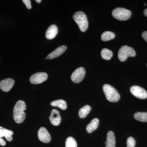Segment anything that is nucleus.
<instances>
[{"label": "nucleus", "mask_w": 147, "mask_h": 147, "mask_svg": "<svg viewBox=\"0 0 147 147\" xmlns=\"http://www.w3.org/2000/svg\"><path fill=\"white\" fill-rule=\"evenodd\" d=\"M37 3H40L41 2V1H42L41 0H36V1H35Z\"/></svg>", "instance_id": "28"}, {"label": "nucleus", "mask_w": 147, "mask_h": 147, "mask_svg": "<svg viewBox=\"0 0 147 147\" xmlns=\"http://www.w3.org/2000/svg\"><path fill=\"white\" fill-rule=\"evenodd\" d=\"M86 74V70L83 67L76 69L71 75V81L75 83H79L84 79Z\"/></svg>", "instance_id": "6"}, {"label": "nucleus", "mask_w": 147, "mask_h": 147, "mask_svg": "<svg viewBox=\"0 0 147 147\" xmlns=\"http://www.w3.org/2000/svg\"><path fill=\"white\" fill-rule=\"evenodd\" d=\"M135 144H136V142L135 139L132 137H129L127 141V147H134Z\"/></svg>", "instance_id": "23"}, {"label": "nucleus", "mask_w": 147, "mask_h": 147, "mask_svg": "<svg viewBox=\"0 0 147 147\" xmlns=\"http://www.w3.org/2000/svg\"><path fill=\"white\" fill-rule=\"evenodd\" d=\"M26 109V105L24 101L19 100L15 104L13 110V119L17 123L23 122L26 118L24 110Z\"/></svg>", "instance_id": "1"}, {"label": "nucleus", "mask_w": 147, "mask_h": 147, "mask_svg": "<svg viewBox=\"0 0 147 147\" xmlns=\"http://www.w3.org/2000/svg\"><path fill=\"white\" fill-rule=\"evenodd\" d=\"M67 47L65 45H62V46H60L53 51L52 53H50L47 55L46 59H52L54 58L58 57L61 55L63 53H64Z\"/></svg>", "instance_id": "12"}, {"label": "nucleus", "mask_w": 147, "mask_h": 147, "mask_svg": "<svg viewBox=\"0 0 147 147\" xmlns=\"http://www.w3.org/2000/svg\"><path fill=\"white\" fill-rule=\"evenodd\" d=\"M58 29L55 25H52L50 26L46 31L45 36L48 39H53L57 34Z\"/></svg>", "instance_id": "13"}, {"label": "nucleus", "mask_w": 147, "mask_h": 147, "mask_svg": "<svg viewBox=\"0 0 147 147\" xmlns=\"http://www.w3.org/2000/svg\"><path fill=\"white\" fill-rule=\"evenodd\" d=\"M13 134V131L0 126V139L5 137L7 141L11 142L13 139L12 135Z\"/></svg>", "instance_id": "14"}, {"label": "nucleus", "mask_w": 147, "mask_h": 147, "mask_svg": "<svg viewBox=\"0 0 147 147\" xmlns=\"http://www.w3.org/2000/svg\"><path fill=\"white\" fill-rule=\"evenodd\" d=\"M144 13L145 16L147 17V8L146 9H145V10L144 11Z\"/></svg>", "instance_id": "27"}, {"label": "nucleus", "mask_w": 147, "mask_h": 147, "mask_svg": "<svg viewBox=\"0 0 147 147\" xmlns=\"http://www.w3.org/2000/svg\"><path fill=\"white\" fill-rule=\"evenodd\" d=\"M14 81L11 78H7L2 80L0 82V89L5 92H8L13 88Z\"/></svg>", "instance_id": "10"}, {"label": "nucleus", "mask_w": 147, "mask_h": 147, "mask_svg": "<svg viewBox=\"0 0 147 147\" xmlns=\"http://www.w3.org/2000/svg\"><path fill=\"white\" fill-rule=\"evenodd\" d=\"M136 55V52L133 48L127 45L121 47L119 50L118 57L121 61H126L128 57H134Z\"/></svg>", "instance_id": "5"}, {"label": "nucleus", "mask_w": 147, "mask_h": 147, "mask_svg": "<svg viewBox=\"0 0 147 147\" xmlns=\"http://www.w3.org/2000/svg\"><path fill=\"white\" fill-rule=\"evenodd\" d=\"M49 119L50 122L53 125L55 126L59 125L60 124L61 120V117L59 111L55 109L52 110Z\"/></svg>", "instance_id": "11"}, {"label": "nucleus", "mask_w": 147, "mask_h": 147, "mask_svg": "<svg viewBox=\"0 0 147 147\" xmlns=\"http://www.w3.org/2000/svg\"><path fill=\"white\" fill-rule=\"evenodd\" d=\"M115 34L113 32L106 31L101 34V38L102 41H107L115 38Z\"/></svg>", "instance_id": "20"}, {"label": "nucleus", "mask_w": 147, "mask_h": 147, "mask_svg": "<svg viewBox=\"0 0 147 147\" xmlns=\"http://www.w3.org/2000/svg\"></svg>", "instance_id": "30"}, {"label": "nucleus", "mask_w": 147, "mask_h": 147, "mask_svg": "<svg viewBox=\"0 0 147 147\" xmlns=\"http://www.w3.org/2000/svg\"><path fill=\"white\" fill-rule=\"evenodd\" d=\"M101 56L102 59L106 60H109L113 56V53L109 49L104 48L101 51Z\"/></svg>", "instance_id": "21"}, {"label": "nucleus", "mask_w": 147, "mask_h": 147, "mask_svg": "<svg viewBox=\"0 0 147 147\" xmlns=\"http://www.w3.org/2000/svg\"><path fill=\"white\" fill-rule=\"evenodd\" d=\"M144 5H145V6H146V3H145V4H144Z\"/></svg>", "instance_id": "29"}, {"label": "nucleus", "mask_w": 147, "mask_h": 147, "mask_svg": "<svg viewBox=\"0 0 147 147\" xmlns=\"http://www.w3.org/2000/svg\"><path fill=\"white\" fill-rule=\"evenodd\" d=\"M6 145V142L4 140L1 138L0 139V145L1 146H5Z\"/></svg>", "instance_id": "26"}, {"label": "nucleus", "mask_w": 147, "mask_h": 147, "mask_svg": "<svg viewBox=\"0 0 147 147\" xmlns=\"http://www.w3.org/2000/svg\"><path fill=\"white\" fill-rule=\"evenodd\" d=\"M51 105L54 107H58L61 110H65L67 108V105L65 100L62 99L55 100L51 102Z\"/></svg>", "instance_id": "17"}, {"label": "nucleus", "mask_w": 147, "mask_h": 147, "mask_svg": "<svg viewBox=\"0 0 147 147\" xmlns=\"http://www.w3.org/2000/svg\"><path fill=\"white\" fill-rule=\"evenodd\" d=\"M73 19L79 26L80 30L85 32L88 26V22L86 15L83 11H77L73 16Z\"/></svg>", "instance_id": "3"}, {"label": "nucleus", "mask_w": 147, "mask_h": 147, "mask_svg": "<svg viewBox=\"0 0 147 147\" xmlns=\"http://www.w3.org/2000/svg\"><path fill=\"white\" fill-rule=\"evenodd\" d=\"M134 117L137 121L147 122V112H137L134 114Z\"/></svg>", "instance_id": "19"}, {"label": "nucleus", "mask_w": 147, "mask_h": 147, "mask_svg": "<svg viewBox=\"0 0 147 147\" xmlns=\"http://www.w3.org/2000/svg\"><path fill=\"white\" fill-rule=\"evenodd\" d=\"M130 92L133 95L138 98L145 99L147 98L146 91L139 86H132L130 88Z\"/></svg>", "instance_id": "8"}, {"label": "nucleus", "mask_w": 147, "mask_h": 147, "mask_svg": "<svg viewBox=\"0 0 147 147\" xmlns=\"http://www.w3.org/2000/svg\"><path fill=\"white\" fill-rule=\"evenodd\" d=\"M23 2L25 4L28 9H30L32 8L31 2L30 0H23Z\"/></svg>", "instance_id": "24"}, {"label": "nucleus", "mask_w": 147, "mask_h": 147, "mask_svg": "<svg viewBox=\"0 0 147 147\" xmlns=\"http://www.w3.org/2000/svg\"><path fill=\"white\" fill-rule=\"evenodd\" d=\"M99 124V120L94 118L92 120L91 122L87 125L86 130L88 133H90L97 128Z\"/></svg>", "instance_id": "16"}, {"label": "nucleus", "mask_w": 147, "mask_h": 147, "mask_svg": "<svg viewBox=\"0 0 147 147\" xmlns=\"http://www.w3.org/2000/svg\"><path fill=\"white\" fill-rule=\"evenodd\" d=\"M38 136L39 140L43 143H48L51 141L50 134L45 127H41L39 129Z\"/></svg>", "instance_id": "9"}, {"label": "nucleus", "mask_w": 147, "mask_h": 147, "mask_svg": "<svg viewBox=\"0 0 147 147\" xmlns=\"http://www.w3.org/2000/svg\"><path fill=\"white\" fill-rule=\"evenodd\" d=\"M142 36L143 38L147 42V31L143 32L142 34Z\"/></svg>", "instance_id": "25"}, {"label": "nucleus", "mask_w": 147, "mask_h": 147, "mask_svg": "<svg viewBox=\"0 0 147 147\" xmlns=\"http://www.w3.org/2000/svg\"><path fill=\"white\" fill-rule=\"evenodd\" d=\"M48 77L47 74L45 72H38L32 75L30 78V82L32 84H38L46 81Z\"/></svg>", "instance_id": "7"}, {"label": "nucleus", "mask_w": 147, "mask_h": 147, "mask_svg": "<svg viewBox=\"0 0 147 147\" xmlns=\"http://www.w3.org/2000/svg\"><path fill=\"white\" fill-rule=\"evenodd\" d=\"M65 147H77V143L75 139L72 137H68L66 140Z\"/></svg>", "instance_id": "22"}, {"label": "nucleus", "mask_w": 147, "mask_h": 147, "mask_svg": "<svg viewBox=\"0 0 147 147\" xmlns=\"http://www.w3.org/2000/svg\"><path fill=\"white\" fill-rule=\"evenodd\" d=\"M91 110V107L88 105H86L80 109L79 115L81 118H84L88 115L90 111Z\"/></svg>", "instance_id": "18"}, {"label": "nucleus", "mask_w": 147, "mask_h": 147, "mask_svg": "<svg viewBox=\"0 0 147 147\" xmlns=\"http://www.w3.org/2000/svg\"><path fill=\"white\" fill-rule=\"evenodd\" d=\"M115 137L113 131H108L105 142L106 147H115Z\"/></svg>", "instance_id": "15"}, {"label": "nucleus", "mask_w": 147, "mask_h": 147, "mask_svg": "<svg viewBox=\"0 0 147 147\" xmlns=\"http://www.w3.org/2000/svg\"><path fill=\"white\" fill-rule=\"evenodd\" d=\"M103 91L107 100L112 102L118 101L120 98V96L115 88L109 84L103 85Z\"/></svg>", "instance_id": "2"}, {"label": "nucleus", "mask_w": 147, "mask_h": 147, "mask_svg": "<svg viewBox=\"0 0 147 147\" xmlns=\"http://www.w3.org/2000/svg\"><path fill=\"white\" fill-rule=\"evenodd\" d=\"M131 11L126 9L118 7L115 9L112 12L113 17L119 21H126L131 16Z\"/></svg>", "instance_id": "4"}]
</instances>
